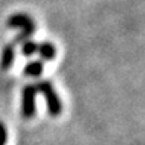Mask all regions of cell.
I'll list each match as a JSON object with an SVG mask.
<instances>
[{
  "label": "cell",
  "instance_id": "cell-1",
  "mask_svg": "<svg viewBox=\"0 0 145 145\" xmlns=\"http://www.w3.org/2000/svg\"><path fill=\"white\" fill-rule=\"evenodd\" d=\"M8 25L10 28H21V33L16 36L14 43H21V42L28 40L36 31V24H34V21H33V18H30L25 14L10 15L9 19H8Z\"/></svg>",
  "mask_w": 145,
  "mask_h": 145
},
{
  "label": "cell",
  "instance_id": "cell-2",
  "mask_svg": "<svg viewBox=\"0 0 145 145\" xmlns=\"http://www.w3.org/2000/svg\"><path fill=\"white\" fill-rule=\"evenodd\" d=\"M36 88H37V92H42V95L44 96L46 104H48L49 114L54 117L61 114L62 113V104H61L59 96L56 95V90L52 86V83L49 80H42L36 84Z\"/></svg>",
  "mask_w": 145,
  "mask_h": 145
},
{
  "label": "cell",
  "instance_id": "cell-3",
  "mask_svg": "<svg viewBox=\"0 0 145 145\" xmlns=\"http://www.w3.org/2000/svg\"><path fill=\"white\" fill-rule=\"evenodd\" d=\"M36 95L37 88L36 84H27L22 89V107L21 114L24 118H33L36 114Z\"/></svg>",
  "mask_w": 145,
  "mask_h": 145
},
{
  "label": "cell",
  "instance_id": "cell-4",
  "mask_svg": "<svg viewBox=\"0 0 145 145\" xmlns=\"http://www.w3.org/2000/svg\"><path fill=\"white\" fill-rule=\"evenodd\" d=\"M15 61V43L6 44L2 50V59H0V68L3 71L9 70Z\"/></svg>",
  "mask_w": 145,
  "mask_h": 145
},
{
  "label": "cell",
  "instance_id": "cell-5",
  "mask_svg": "<svg viewBox=\"0 0 145 145\" xmlns=\"http://www.w3.org/2000/svg\"><path fill=\"white\" fill-rule=\"evenodd\" d=\"M37 52L40 54V58H43L44 61H52V59L55 58V55H56L55 46L52 43H48V42L37 44Z\"/></svg>",
  "mask_w": 145,
  "mask_h": 145
},
{
  "label": "cell",
  "instance_id": "cell-6",
  "mask_svg": "<svg viewBox=\"0 0 145 145\" xmlns=\"http://www.w3.org/2000/svg\"><path fill=\"white\" fill-rule=\"evenodd\" d=\"M24 74L28 77H40L43 74V62L42 61H33L25 65Z\"/></svg>",
  "mask_w": 145,
  "mask_h": 145
},
{
  "label": "cell",
  "instance_id": "cell-7",
  "mask_svg": "<svg viewBox=\"0 0 145 145\" xmlns=\"http://www.w3.org/2000/svg\"><path fill=\"white\" fill-rule=\"evenodd\" d=\"M37 52V43L31 42V40H25L22 43V54L25 56H31Z\"/></svg>",
  "mask_w": 145,
  "mask_h": 145
},
{
  "label": "cell",
  "instance_id": "cell-8",
  "mask_svg": "<svg viewBox=\"0 0 145 145\" xmlns=\"http://www.w3.org/2000/svg\"><path fill=\"white\" fill-rule=\"evenodd\" d=\"M6 141H8V130L5 124L0 121V145H6Z\"/></svg>",
  "mask_w": 145,
  "mask_h": 145
}]
</instances>
